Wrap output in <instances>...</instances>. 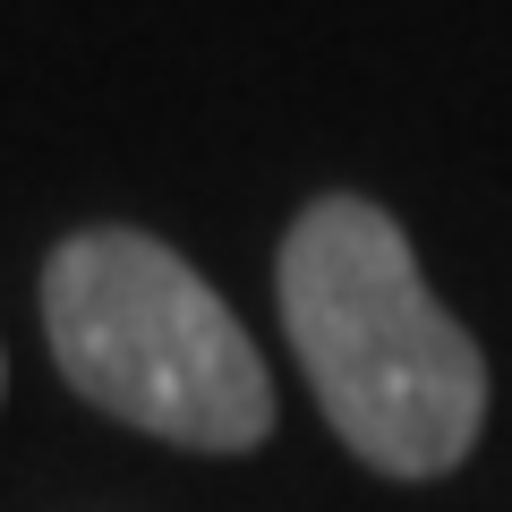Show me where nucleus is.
<instances>
[{
  "mask_svg": "<svg viewBox=\"0 0 512 512\" xmlns=\"http://www.w3.org/2000/svg\"><path fill=\"white\" fill-rule=\"evenodd\" d=\"M282 333L333 436L384 478H444L487 427V359L427 291L402 222L367 197H316L274 265Z\"/></svg>",
  "mask_w": 512,
  "mask_h": 512,
  "instance_id": "obj_1",
  "label": "nucleus"
},
{
  "mask_svg": "<svg viewBox=\"0 0 512 512\" xmlns=\"http://www.w3.org/2000/svg\"><path fill=\"white\" fill-rule=\"evenodd\" d=\"M43 333L94 410L188 453H248L274 427V376L248 325L180 248L146 231H77L43 265Z\"/></svg>",
  "mask_w": 512,
  "mask_h": 512,
  "instance_id": "obj_2",
  "label": "nucleus"
}]
</instances>
